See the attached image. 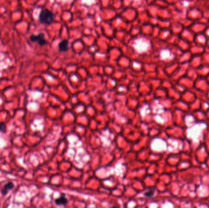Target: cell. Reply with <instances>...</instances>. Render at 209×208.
Returning <instances> with one entry per match:
<instances>
[{
	"label": "cell",
	"instance_id": "6da1fadb",
	"mask_svg": "<svg viewBox=\"0 0 209 208\" xmlns=\"http://www.w3.org/2000/svg\"><path fill=\"white\" fill-rule=\"evenodd\" d=\"M39 20L42 24L51 25L54 21V14L49 9H43L39 14Z\"/></svg>",
	"mask_w": 209,
	"mask_h": 208
},
{
	"label": "cell",
	"instance_id": "7a4b0ae2",
	"mask_svg": "<svg viewBox=\"0 0 209 208\" xmlns=\"http://www.w3.org/2000/svg\"><path fill=\"white\" fill-rule=\"evenodd\" d=\"M30 40L33 42H37L40 46H44L47 44V41L43 33H39L37 35H32L30 37Z\"/></svg>",
	"mask_w": 209,
	"mask_h": 208
},
{
	"label": "cell",
	"instance_id": "3957f363",
	"mask_svg": "<svg viewBox=\"0 0 209 208\" xmlns=\"http://www.w3.org/2000/svg\"><path fill=\"white\" fill-rule=\"evenodd\" d=\"M14 187V184L11 182L9 181L7 182L5 185L4 186L3 189L1 190V193L3 196H5L7 194V193L9 191H11L12 189Z\"/></svg>",
	"mask_w": 209,
	"mask_h": 208
},
{
	"label": "cell",
	"instance_id": "277c9868",
	"mask_svg": "<svg viewBox=\"0 0 209 208\" xmlns=\"http://www.w3.org/2000/svg\"><path fill=\"white\" fill-rule=\"evenodd\" d=\"M58 48L61 52H66L69 50V42L63 40L60 42L58 45Z\"/></svg>",
	"mask_w": 209,
	"mask_h": 208
},
{
	"label": "cell",
	"instance_id": "5b68a950",
	"mask_svg": "<svg viewBox=\"0 0 209 208\" xmlns=\"http://www.w3.org/2000/svg\"><path fill=\"white\" fill-rule=\"evenodd\" d=\"M68 202V200L67 198H66L65 195L64 193H62L61 195L60 196V197H59L58 198L55 200V203L56 205L58 206H61V205H66Z\"/></svg>",
	"mask_w": 209,
	"mask_h": 208
},
{
	"label": "cell",
	"instance_id": "8992f818",
	"mask_svg": "<svg viewBox=\"0 0 209 208\" xmlns=\"http://www.w3.org/2000/svg\"><path fill=\"white\" fill-rule=\"evenodd\" d=\"M6 130V125L4 122H0V132H4Z\"/></svg>",
	"mask_w": 209,
	"mask_h": 208
},
{
	"label": "cell",
	"instance_id": "52a82bcc",
	"mask_svg": "<svg viewBox=\"0 0 209 208\" xmlns=\"http://www.w3.org/2000/svg\"><path fill=\"white\" fill-rule=\"evenodd\" d=\"M154 195V190H153V189H151V190L148 191L144 193V195L147 197H152Z\"/></svg>",
	"mask_w": 209,
	"mask_h": 208
},
{
	"label": "cell",
	"instance_id": "ba28073f",
	"mask_svg": "<svg viewBox=\"0 0 209 208\" xmlns=\"http://www.w3.org/2000/svg\"><path fill=\"white\" fill-rule=\"evenodd\" d=\"M0 206H1V205H0Z\"/></svg>",
	"mask_w": 209,
	"mask_h": 208
}]
</instances>
